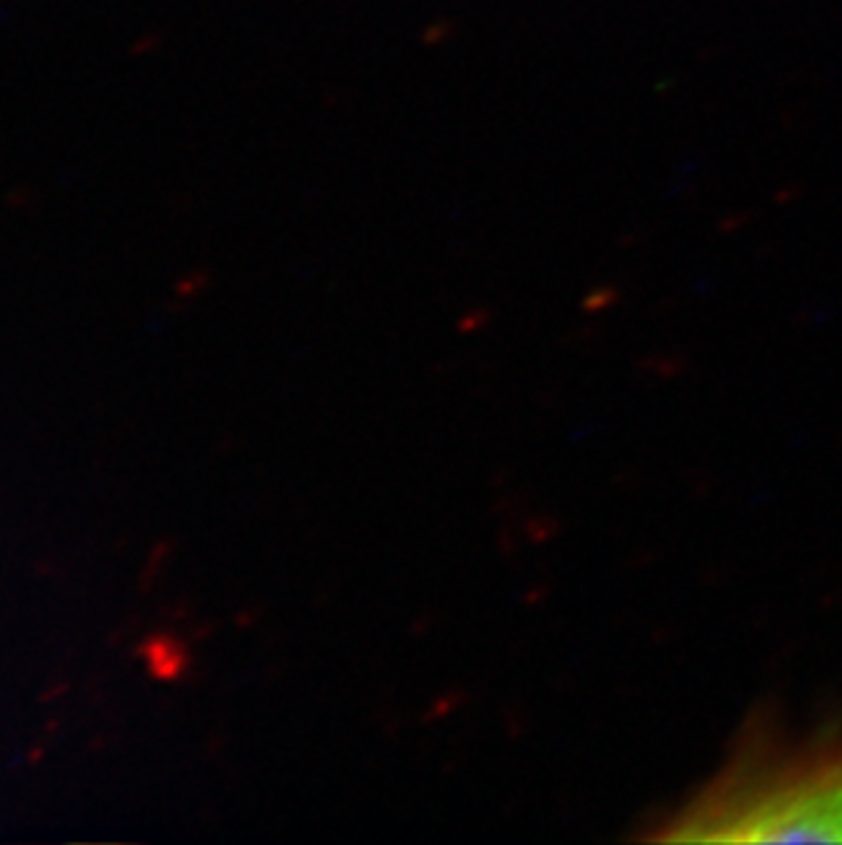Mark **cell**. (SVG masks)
Wrapping results in <instances>:
<instances>
[{
  "mask_svg": "<svg viewBox=\"0 0 842 845\" xmlns=\"http://www.w3.org/2000/svg\"><path fill=\"white\" fill-rule=\"evenodd\" d=\"M646 840L842 843V736L791 742L750 731L722 769Z\"/></svg>",
  "mask_w": 842,
  "mask_h": 845,
  "instance_id": "cell-1",
  "label": "cell"
},
{
  "mask_svg": "<svg viewBox=\"0 0 842 845\" xmlns=\"http://www.w3.org/2000/svg\"><path fill=\"white\" fill-rule=\"evenodd\" d=\"M143 662L151 676L162 681L178 679L186 670V651L184 646L173 638H154L143 646Z\"/></svg>",
  "mask_w": 842,
  "mask_h": 845,
  "instance_id": "cell-2",
  "label": "cell"
}]
</instances>
